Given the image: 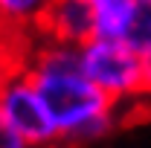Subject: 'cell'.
I'll return each mask as SVG.
<instances>
[{"label": "cell", "mask_w": 151, "mask_h": 148, "mask_svg": "<svg viewBox=\"0 0 151 148\" xmlns=\"http://www.w3.org/2000/svg\"><path fill=\"white\" fill-rule=\"evenodd\" d=\"M23 70L55 122L61 148L90 145L113 131L119 105H113L84 75L81 47L35 38L26 52Z\"/></svg>", "instance_id": "cell-1"}, {"label": "cell", "mask_w": 151, "mask_h": 148, "mask_svg": "<svg viewBox=\"0 0 151 148\" xmlns=\"http://www.w3.org/2000/svg\"><path fill=\"white\" fill-rule=\"evenodd\" d=\"M81 70L113 105H128L148 99L145 61L122 41L93 38L81 47Z\"/></svg>", "instance_id": "cell-2"}, {"label": "cell", "mask_w": 151, "mask_h": 148, "mask_svg": "<svg viewBox=\"0 0 151 148\" xmlns=\"http://www.w3.org/2000/svg\"><path fill=\"white\" fill-rule=\"evenodd\" d=\"M0 116L18 131L29 148L58 145V128L23 67L12 70L0 87Z\"/></svg>", "instance_id": "cell-3"}, {"label": "cell", "mask_w": 151, "mask_h": 148, "mask_svg": "<svg viewBox=\"0 0 151 148\" xmlns=\"http://www.w3.org/2000/svg\"><path fill=\"white\" fill-rule=\"evenodd\" d=\"M38 38H50L58 44L84 47L96 38V23L87 0H55L38 29Z\"/></svg>", "instance_id": "cell-4"}, {"label": "cell", "mask_w": 151, "mask_h": 148, "mask_svg": "<svg viewBox=\"0 0 151 148\" xmlns=\"http://www.w3.org/2000/svg\"><path fill=\"white\" fill-rule=\"evenodd\" d=\"M55 0H0V26L15 38H38Z\"/></svg>", "instance_id": "cell-5"}, {"label": "cell", "mask_w": 151, "mask_h": 148, "mask_svg": "<svg viewBox=\"0 0 151 148\" xmlns=\"http://www.w3.org/2000/svg\"><path fill=\"white\" fill-rule=\"evenodd\" d=\"M139 58H151V0H134L128 26L119 38Z\"/></svg>", "instance_id": "cell-6"}, {"label": "cell", "mask_w": 151, "mask_h": 148, "mask_svg": "<svg viewBox=\"0 0 151 148\" xmlns=\"http://www.w3.org/2000/svg\"><path fill=\"white\" fill-rule=\"evenodd\" d=\"M35 38H15L9 35L3 26H0V64H12V67H23L26 52L32 47Z\"/></svg>", "instance_id": "cell-7"}, {"label": "cell", "mask_w": 151, "mask_h": 148, "mask_svg": "<svg viewBox=\"0 0 151 148\" xmlns=\"http://www.w3.org/2000/svg\"><path fill=\"white\" fill-rule=\"evenodd\" d=\"M0 148H29L23 139H20V134L12 128L3 116H0Z\"/></svg>", "instance_id": "cell-8"}, {"label": "cell", "mask_w": 151, "mask_h": 148, "mask_svg": "<svg viewBox=\"0 0 151 148\" xmlns=\"http://www.w3.org/2000/svg\"><path fill=\"white\" fill-rule=\"evenodd\" d=\"M12 70H18V67H12V64H0V87H3V81H6V75L12 73Z\"/></svg>", "instance_id": "cell-9"}]
</instances>
